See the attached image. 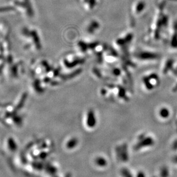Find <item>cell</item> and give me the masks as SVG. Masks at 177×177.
<instances>
[{
	"mask_svg": "<svg viewBox=\"0 0 177 177\" xmlns=\"http://www.w3.org/2000/svg\"><path fill=\"white\" fill-rule=\"evenodd\" d=\"M96 124V117H95L94 113L92 110H90L87 113V126L90 128H93Z\"/></svg>",
	"mask_w": 177,
	"mask_h": 177,
	"instance_id": "6da1fadb",
	"label": "cell"
},
{
	"mask_svg": "<svg viewBox=\"0 0 177 177\" xmlns=\"http://www.w3.org/2000/svg\"><path fill=\"white\" fill-rule=\"evenodd\" d=\"M96 163L98 166H100L101 167L105 166L106 165V160L103 158H98L96 159Z\"/></svg>",
	"mask_w": 177,
	"mask_h": 177,
	"instance_id": "7a4b0ae2",
	"label": "cell"
},
{
	"mask_svg": "<svg viewBox=\"0 0 177 177\" xmlns=\"http://www.w3.org/2000/svg\"><path fill=\"white\" fill-rule=\"evenodd\" d=\"M77 143H78V141L76 139H73V140H70L69 143H68V147H71V148H73V147L77 146Z\"/></svg>",
	"mask_w": 177,
	"mask_h": 177,
	"instance_id": "3957f363",
	"label": "cell"
},
{
	"mask_svg": "<svg viewBox=\"0 0 177 177\" xmlns=\"http://www.w3.org/2000/svg\"><path fill=\"white\" fill-rule=\"evenodd\" d=\"M167 113H168V112H167L166 110H160V115H161L162 117H167L168 116V113L167 114Z\"/></svg>",
	"mask_w": 177,
	"mask_h": 177,
	"instance_id": "277c9868",
	"label": "cell"
},
{
	"mask_svg": "<svg viewBox=\"0 0 177 177\" xmlns=\"http://www.w3.org/2000/svg\"><path fill=\"white\" fill-rule=\"evenodd\" d=\"M137 177H145V175L142 172H140L137 175Z\"/></svg>",
	"mask_w": 177,
	"mask_h": 177,
	"instance_id": "5b68a950",
	"label": "cell"
}]
</instances>
